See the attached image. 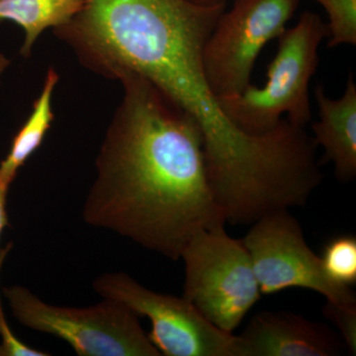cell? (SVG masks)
<instances>
[{"mask_svg":"<svg viewBox=\"0 0 356 356\" xmlns=\"http://www.w3.org/2000/svg\"><path fill=\"white\" fill-rule=\"evenodd\" d=\"M8 189L0 186V236H1L3 229L8 226V216L6 211V198ZM6 320L4 316L3 309H2L1 301H0V323Z\"/></svg>","mask_w":356,"mask_h":356,"instance_id":"cell-16","label":"cell"},{"mask_svg":"<svg viewBox=\"0 0 356 356\" xmlns=\"http://www.w3.org/2000/svg\"><path fill=\"white\" fill-rule=\"evenodd\" d=\"M0 356H47L50 353L35 350L22 343L11 331L7 321L0 323Z\"/></svg>","mask_w":356,"mask_h":356,"instance_id":"cell-15","label":"cell"},{"mask_svg":"<svg viewBox=\"0 0 356 356\" xmlns=\"http://www.w3.org/2000/svg\"><path fill=\"white\" fill-rule=\"evenodd\" d=\"M188 1L196 4H214L219 3V2L226 1V0H188Z\"/></svg>","mask_w":356,"mask_h":356,"instance_id":"cell-18","label":"cell"},{"mask_svg":"<svg viewBox=\"0 0 356 356\" xmlns=\"http://www.w3.org/2000/svg\"><path fill=\"white\" fill-rule=\"evenodd\" d=\"M301 0H235L218 19L203 51L204 69L217 98L240 95L269 41L278 38Z\"/></svg>","mask_w":356,"mask_h":356,"instance_id":"cell-5","label":"cell"},{"mask_svg":"<svg viewBox=\"0 0 356 356\" xmlns=\"http://www.w3.org/2000/svg\"><path fill=\"white\" fill-rule=\"evenodd\" d=\"M327 34V23L317 13H302L297 24L278 37L266 86L250 84L240 95L218 98L229 120L252 136L270 132L283 118L299 127L311 123L309 84L320 63L318 48Z\"/></svg>","mask_w":356,"mask_h":356,"instance_id":"cell-2","label":"cell"},{"mask_svg":"<svg viewBox=\"0 0 356 356\" xmlns=\"http://www.w3.org/2000/svg\"><path fill=\"white\" fill-rule=\"evenodd\" d=\"M13 317L25 327L63 339L79 356H161L127 306L104 299L88 308L44 303L27 288H3Z\"/></svg>","mask_w":356,"mask_h":356,"instance_id":"cell-3","label":"cell"},{"mask_svg":"<svg viewBox=\"0 0 356 356\" xmlns=\"http://www.w3.org/2000/svg\"><path fill=\"white\" fill-rule=\"evenodd\" d=\"M184 297L222 331L234 332L254 304L261 289L242 240L225 226L203 229L182 250Z\"/></svg>","mask_w":356,"mask_h":356,"instance_id":"cell-4","label":"cell"},{"mask_svg":"<svg viewBox=\"0 0 356 356\" xmlns=\"http://www.w3.org/2000/svg\"><path fill=\"white\" fill-rule=\"evenodd\" d=\"M324 316L332 323L343 339L346 348L351 355L356 353V304L343 305L327 301L324 309Z\"/></svg>","mask_w":356,"mask_h":356,"instance_id":"cell-14","label":"cell"},{"mask_svg":"<svg viewBox=\"0 0 356 356\" xmlns=\"http://www.w3.org/2000/svg\"><path fill=\"white\" fill-rule=\"evenodd\" d=\"M93 287L103 299L149 318L147 337L161 355L241 356L238 337L212 324L184 296L152 291L123 273L102 274Z\"/></svg>","mask_w":356,"mask_h":356,"instance_id":"cell-6","label":"cell"},{"mask_svg":"<svg viewBox=\"0 0 356 356\" xmlns=\"http://www.w3.org/2000/svg\"><path fill=\"white\" fill-rule=\"evenodd\" d=\"M118 81L123 97L96 159L83 218L177 261L192 236L227 222L211 189L202 133L145 77L128 72Z\"/></svg>","mask_w":356,"mask_h":356,"instance_id":"cell-1","label":"cell"},{"mask_svg":"<svg viewBox=\"0 0 356 356\" xmlns=\"http://www.w3.org/2000/svg\"><path fill=\"white\" fill-rule=\"evenodd\" d=\"M238 337L241 356H337L344 344L327 325L290 312H259Z\"/></svg>","mask_w":356,"mask_h":356,"instance_id":"cell-8","label":"cell"},{"mask_svg":"<svg viewBox=\"0 0 356 356\" xmlns=\"http://www.w3.org/2000/svg\"><path fill=\"white\" fill-rule=\"evenodd\" d=\"M58 79L57 70L50 67L44 77L41 93L33 104L29 118L16 134L10 151L0 163V186L9 189L20 168L39 149L50 130L55 118L53 95Z\"/></svg>","mask_w":356,"mask_h":356,"instance_id":"cell-10","label":"cell"},{"mask_svg":"<svg viewBox=\"0 0 356 356\" xmlns=\"http://www.w3.org/2000/svg\"><path fill=\"white\" fill-rule=\"evenodd\" d=\"M9 65H10V60L6 58V56L2 51H0V77L4 74Z\"/></svg>","mask_w":356,"mask_h":356,"instance_id":"cell-17","label":"cell"},{"mask_svg":"<svg viewBox=\"0 0 356 356\" xmlns=\"http://www.w3.org/2000/svg\"><path fill=\"white\" fill-rule=\"evenodd\" d=\"M318 119L312 123L317 146H322L327 161L334 165L337 180L348 184L356 175V83L348 76L343 95L332 99L321 83L314 91Z\"/></svg>","mask_w":356,"mask_h":356,"instance_id":"cell-9","label":"cell"},{"mask_svg":"<svg viewBox=\"0 0 356 356\" xmlns=\"http://www.w3.org/2000/svg\"><path fill=\"white\" fill-rule=\"evenodd\" d=\"M242 241L261 294L305 288L327 301L355 305V293L325 273L321 257L309 247L301 225L288 209L274 211L252 222Z\"/></svg>","mask_w":356,"mask_h":356,"instance_id":"cell-7","label":"cell"},{"mask_svg":"<svg viewBox=\"0 0 356 356\" xmlns=\"http://www.w3.org/2000/svg\"><path fill=\"white\" fill-rule=\"evenodd\" d=\"M81 6V0H0V22L11 21L22 28L20 54L27 58L44 30L67 22Z\"/></svg>","mask_w":356,"mask_h":356,"instance_id":"cell-11","label":"cell"},{"mask_svg":"<svg viewBox=\"0 0 356 356\" xmlns=\"http://www.w3.org/2000/svg\"><path fill=\"white\" fill-rule=\"evenodd\" d=\"M327 15V48L356 44V0H314Z\"/></svg>","mask_w":356,"mask_h":356,"instance_id":"cell-13","label":"cell"},{"mask_svg":"<svg viewBox=\"0 0 356 356\" xmlns=\"http://www.w3.org/2000/svg\"><path fill=\"white\" fill-rule=\"evenodd\" d=\"M325 273L339 284L356 283V238L353 235L334 236L325 245L321 257Z\"/></svg>","mask_w":356,"mask_h":356,"instance_id":"cell-12","label":"cell"}]
</instances>
